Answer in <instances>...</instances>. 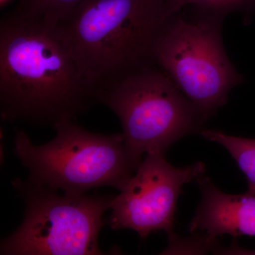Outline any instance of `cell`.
<instances>
[{
	"instance_id": "obj_6",
	"label": "cell",
	"mask_w": 255,
	"mask_h": 255,
	"mask_svg": "<svg viewBox=\"0 0 255 255\" xmlns=\"http://www.w3.org/2000/svg\"><path fill=\"white\" fill-rule=\"evenodd\" d=\"M12 185L24 202L19 227L0 245L1 255H99L103 219L114 196L71 194L19 179Z\"/></svg>"
},
{
	"instance_id": "obj_9",
	"label": "cell",
	"mask_w": 255,
	"mask_h": 255,
	"mask_svg": "<svg viewBox=\"0 0 255 255\" xmlns=\"http://www.w3.org/2000/svg\"><path fill=\"white\" fill-rule=\"evenodd\" d=\"M206 140L217 142L230 152L242 172L246 176L247 193L255 196V140L232 136L216 130H202Z\"/></svg>"
},
{
	"instance_id": "obj_4",
	"label": "cell",
	"mask_w": 255,
	"mask_h": 255,
	"mask_svg": "<svg viewBox=\"0 0 255 255\" xmlns=\"http://www.w3.org/2000/svg\"><path fill=\"white\" fill-rule=\"evenodd\" d=\"M53 127L56 135L41 145L33 144L23 130H15L14 152L28 169V182L71 194L103 187L120 191L135 173L122 133H95L71 119Z\"/></svg>"
},
{
	"instance_id": "obj_12",
	"label": "cell",
	"mask_w": 255,
	"mask_h": 255,
	"mask_svg": "<svg viewBox=\"0 0 255 255\" xmlns=\"http://www.w3.org/2000/svg\"><path fill=\"white\" fill-rule=\"evenodd\" d=\"M12 0H0V6L1 8L4 7L6 5L9 4Z\"/></svg>"
},
{
	"instance_id": "obj_8",
	"label": "cell",
	"mask_w": 255,
	"mask_h": 255,
	"mask_svg": "<svg viewBox=\"0 0 255 255\" xmlns=\"http://www.w3.org/2000/svg\"><path fill=\"white\" fill-rule=\"evenodd\" d=\"M202 199L189 225V232L203 233L209 243L229 235L255 236V196L223 192L211 179H197Z\"/></svg>"
},
{
	"instance_id": "obj_1",
	"label": "cell",
	"mask_w": 255,
	"mask_h": 255,
	"mask_svg": "<svg viewBox=\"0 0 255 255\" xmlns=\"http://www.w3.org/2000/svg\"><path fill=\"white\" fill-rule=\"evenodd\" d=\"M97 89L87 80L54 24L14 10L0 20L1 118L50 125L97 103Z\"/></svg>"
},
{
	"instance_id": "obj_2",
	"label": "cell",
	"mask_w": 255,
	"mask_h": 255,
	"mask_svg": "<svg viewBox=\"0 0 255 255\" xmlns=\"http://www.w3.org/2000/svg\"><path fill=\"white\" fill-rule=\"evenodd\" d=\"M174 15L167 0H85L58 26L98 91L156 65V47Z\"/></svg>"
},
{
	"instance_id": "obj_11",
	"label": "cell",
	"mask_w": 255,
	"mask_h": 255,
	"mask_svg": "<svg viewBox=\"0 0 255 255\" xmlns=\"http://www.w3.org/2000/svg\"><path fill=\"white\" fill-rule=\"evenodd\" d=\"M174 14L186 6L203 12L214 13L226 16L233 11L248 12L255 7V0H167Z\"/></svg>"
},
{
	"instance_id": "obj_7",
	"label": "cell",
	"mask_w": 255,
	"mask_h": 255,
	"mask_svg": "<svg viewBox=\"0 0 255 255\" xmlns=\"http://www.w3.org/2000/svg\"><path fill=\"white\" fill-rule=\"evenodd\" d=\"M205 169L201 162L175 167L167 162L165 154H146L125 187L114 196L108 224L114 231H135L142 238L164 231L172 239L177 199L182 187L204 175Z\"/></svg>"
},
{
	"instance_id": "obj_10",
	"label": "cell",
	"mask_w": 255,
	"mask_h": 255,
	"mask_svg": "<svg viewBox=\"0 0 255 255\" xmlns=\"http://www.w3.org/2000/svg\"><path fill=\"white\" fill-rule=\"evenodd\" d=\"M85 0H19L14 9L27 17L59 24L70 16Z\"/></svg>"
},
{
	"instance_id": "obj_3",
	"label": "cell",
	"mask_w": 255,
	"mask_h": 255,
	"mask_svg": "<svg viewBox=\"0 0 255 255\" xmlns=\"http://www.w3.org/2000/svg\"><path fill=\"white\" fill-rule=\"evenodd\" d=\"M97 97V103L120 121L124 150L134 172L146 154H166L174 142L199 131L204 124L190 101L157 65L99 89Z\"/></svg>"
},
{
	"instance_id": "obj_5",
	"label": "cell",
	"mask_w": 255,
	"mask_h": 255,
	"mask_svg": "<svg viewBox=\"0 0 255 255\" xmlns=\"http://www.w3.org/2000/svg\"><path fill=\"white\" fill-rule=\"evenodd\" d=\"M192 9L191 14L180 10L171 18L156 47L155 64L168 74L205 123L243 80L223 45L226 16Z\"/></svg>"
}]
</instances>
